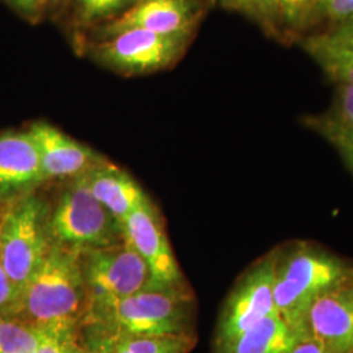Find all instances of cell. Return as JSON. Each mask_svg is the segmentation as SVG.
Returning a JSON list of instances; mask_svg holds the SVG:
<instances>
[{"instance_id":"cell-20","label":"cell","mask_w":353,"mask_h":353,"mask_svg":"<svg viewBox=\"0 0 353 353\" xmlns=\"http://www.w3.org/2000/svg\"><path fill=\"white\" fill-rule=\"evenodd\" d=\"M43 331L0 316V353H34Z\"/></svg>"},{"instance_id":"cell-7","label":"cell","mask_w":353,"mask_h":353,"mask_svg":"<svg viewBox=\"0 0 353 353\" xmlns=\"http://www.w3.org/2000/svg\"><path fill=\"white\" fill-rule=\"evenodd\" d=\"M275 261L276 249L255 262L229 293L216 326L214 352L267 316L278 314L274 300Z\"/></svg>"},{"instance_id":"cell-28","label":"cell","mask_w":353,"mask_h":353,"mask_svg":"<svg viewBox=\"0 0 353 353\" xmlns=\"http://www.w3.org/2000/svg\"><path fill=\"white\" fill-rule=\"evenodd\" d=\"M12 1L16 6H19V7L24 8V10H32V8H34L37 6L39 0H12Z\"/></svg>"},{"instance_id":"cell-21","label":"cell","mask_w":353,"mask_h":353,"mask_svg":"<svg viewBox=\"0 0 353 353\" xmlns=\"http://www.w3.org/2000/svg\"><path fill=\"white\" fill-rule=\"evenodd\" d=\"M140 0H76L77 11L83 21L93 23L119 17Z\"/></svg>"},{"instance_id":"cell-15","label":"cell","mask_w":353,"mask_h":353,"mask_svg":"<svg viewBox=\"0 0 353 353\" xmlns=\"http://www.w3.org/2000/svg\"><path fill=\"white\" fill-rule=\"evenodd\" d=\"M303 46L339 85L353 87V36L338 29L305 38Z\"/></svg>"},{"instance_id":"cell-4","label":"cell","mask_w":353,"mask_h":353,"mask_svg":"<svg viewBox=\"0 0 353 353\" xmlns=\"http://www.w3.org/2000/svg\"><path fill=\"white\" fill-rule=\"evenodd\" d=\"M49 216L42 199L26 194L0 223V262L19 294L50 250Z\"/></svg>"},{"instance_id":"cell-6","label":"cell","mask_w":353,"mask_h":353,"mask_svg":"<svg viewBox=\"0 0 353 353\" xmlns=\"http://www.w3.org/2000/svg\"><path fill=\"white\" fill-rule=\"evenodd\" d=\"M88 309L125 299L152 285L151 272L126 240L80 252Z\"/></svg>"},{"instance_id":"cell-23","label":"cell","mask_w":353,"mask_h":353,"mask_svg":"<svg viewBox=\"0 0 353 353\" xmlns=\"http://www.w3.org/2000/svg\"><path fill=\"white\" fill-rule=\"evenodd\" d=\"M330 115L335 119L353 125V87L339 85Z\"/></svg>"},{"instance_id":"cell-12","label":"cell","mask_w":353,"mask_h":353,"mask_svg":"<svg viewBox=\"0 0 353 353\" xmlns=\"http://www.w3.org/2000/svg\"><path fill=\"white\" fill-rule=\"evenodd\" d=\"M199 17L195 0H140L102 30L108 37L128 29L157 34H191Z\"/></svg>"},{"instance_id":"cell-22","label":"cell","mask_w":353,"mask_h":353,"mask_svg":"<svg viewBox=\"0 0 353 353\" xmlns=\"http://www.w3.org/2000/svg\"><path fill=\"white\" fill-rule=\"evenodd\" d=\"M77 330H48L34 353H67L77 341Z\"/></svg>"},{"instance_id":"cell-29","label":"cell","mask_w":353,"mask_h":353,"mask_svg":"<svg viewBox=\"0 0 353 353\" xmlns=\"http://www.w3.org/2000/svg\"><path fill=\"white\" fill-rule=\"evenodd\" d=\"M339 29L353 36V17L352 19H350L348 21H345V23H341V26Z\"/></svg>"},{"instance_id":"cell-17","label":"cell","mask_w":353,"mask_h":353,"mask_svg":"<svg viewBox=\"0 0 353 353\" xmlns=\"http://www.w3.org/2000/svg\"><path fill=\"white\" fill-rule=\"evenodd\" d=\"M84 345L99 353H189L195 335H128Z\"/></svg>"},{"instance_id":"cell-11","label":"cell","mask_w":353,"mask_h":353,"mask_svg":"<svg viewBox=\"0 0 353 353\" xmlns=\"http://www.w3.org/2000/svg\"><path fill=\"white\" fill-rule=\"evenodd\" d=\"M28 132L37 148L43 181L52 178L75 179L106 161L97 152L49 123L37 122Z\"/></svg>"},{"instance_id":"cell-9","label":"cell","mask_w":353,"mask_h":353,"mask_svg":"<svg viewBox=\"0 0 353 353\" xmlns=\"http://www.w3.org/2000/svg\"><path fill=\"white\" fill-rule=\"evenodd\" d=\"M127 242L137 250L151 272L154 285H183L185 279L170 248L164 224L151 199L122 221Z\"/></svg>"},{"instance_id":"cell-19","label":"cell","mask_w":353,"mask_h":353,"mask_svg":"<svg viewBox=\"0 0 353 353\" xmlns=\"http://www.w3.org/2000/svg\"><path fill=\"white\" fill-rule=\"evenodd\" d=\"M303 122L339 152L341 160L353 174V125L338 121L330 114L307 117Z\"/></svg>"},{"instance_id":"cell-8","label":"cell","mask_w":353,"mask_h":353,"mask_svg":"<svg viewBox=\"0 0 353 353\" xmlns=\"http://www.w3.org/2000/svg\"><path fill=\"white\" fill-rule=\"evenodd\" d=\"M189 38V34L166 36L128 29L97 45L93 54L100 63L119 74L143 75L174 63Z\"/></svg>"},{"instance_id":"cell-3","label":"cell","mask_w":353,"mask_h":353,"mask_svg":"<svg viewBox=\"0 0 353 353\" xmlns=\"http://www.w3.org/2000/svg\"><path fill=\"white\" fill-rule=\"evenodd\" d=\"M353 276V263L316 243L299 241L276 249L274 300L279 316L300 341L309 339L307 314L327 290Z\"/></svg>"},{"instance_id":"cell-18","label":"cell","mask_w":353,"mask_h":353,"mask_svg":"<svg viewBox=\"0 0 353 353\" xmlns=\"http://www.w3.org/2000/svg\"><path fill=\"white\" fill-rule=\"evenodd\" d=\"M256 16L268 24L300 29L310 26L319 12L316 0H254Z\"/></svg>"},{"instance_id":"cell-1","label":"cell","mask_w":353,"mask_h":353,"mask_svg":"<svg viewBox=\"0 0 353 353\" xmlns=\"http://www.w3.org/2000/svg\"><path fill=\"white\" fill-rule=\"evenodd\" d=\"M194 296L186 284L154 285L90 306L77 330L84 344L128 335H191Z\"/></svg>"},{"instance_id":"cell-25","label":"cell","mask_w":353,"mask_h":353,"mask_svg":"<svg viewBox=\"0 0 353 353\" xmlns=\"http://www.w3.org/2000/svg\"><path fill=\"white\" fill-rule=\"evenodd\" d=\"M319 12L335 21L345 23L353 17V0H316Z\"/></svg>"},{"instance_id":"cell-5","label":"cell","mask_w":353,"mask_h":353,"mask_svg":"<svg viewBox=\"0 0 353 353\" xmlns=\"http://www.w3.org/2000/svg\"><path fill=\"white\" fill-rule=\"evenodd\" d=\"M52 243L81 252L121 243L122 223L99 202L81 176L72 179L49 216Z\"/></svg>"},{"instance_id":"cell-26","label":"cell","mask_w":353,"mask_h":353,"mask_svg":"<svg viewBox=\"0 0 353 353\" xmlns=\"http://www.w3.org/2000/svg\"><path fill=\"white\" fill-rule=\"evenodd\" d=\"M223 4H225L228 7H234L239 10H245L252 14L256 16V10H255V4L254 0H217Z\"/></svg>"},{"instance_id":"cell-27","label":"cell","mask_w":353,"mask_h":353,"mask_svg":"<svg viewBox=\"0 0 353 353\" xmlns=\"http://www.w3.org/2000/svg\"><path fill=\"white\" fill-rule=\"evenodd\" d=\"M67 353H99L96 352V351H93V350H90L88 347H85L81 341H79V338H77V341L72 344V347L70 348V351Z\"/></svg>"},{"instance_id":"cell-13","label":"cell","mask_w":353,"mask_h":353,"mask_svg":"<svg viewBox=\"0 0 353 353\" xmlns=\"http://www.w3.org/2000/svg\"><path fill=\"white\" fill-rule=\"evenodd\" d=\"M41 182L39 156L29 132L0 134V199L26 195Z\"/></svg>"},{"instance_id":"cell-14","label":"cell","mask_w":353,"mask_h":353,"mask_svg":"<svg viewBox=\"0 0 353 353\" xmlns=\"http://www.w3.org/2000/svg\"><path fill=\"white\" fill-rule=\"evenodd\" d=\"M81 179L92 195L121 223L150 201L132 176L108 160L81 176Z\"/></svg>"},{"instance_id":"cell-24","label":"cell","mask_w":353,"mask_h":353,"mask_svg":"<svg viewBox=\"0 0 353 353\" xmlns=\"http://www.w3.org/2000/svg\"><path fill=\"white\" fill-rule=\"evenodd\" d=\"M19 299V290L0 262V316L7 318Z\"/></svg>"},{"instance_id":"cell-2","label":"cell","mask_w":353,"mask_h":353,"mask_svg":"<svg viewBox=\"0 0 353 353\" xmlns=\"http://www.w3.org/2000/svg\"><path fill=\"white\" fill-rule=\"evenodd\" d=\"M87 312L80 252L52 243L7 318L41 331L79 330Z\"/></svg>"},{"instance_id":"cell-16","label":"cell","mask_w":353,"mask_h":353,"mask_svg":"<svg viewBox=\"0 0 353 353\" xmlns=\"http://www.w3.org/2000/svg\"><path fill=\"white\" fill-rule=\"evenodd\" d=\"M300 341L279 316H270L214 353H290Z\"/></svg>"},{"instance_id":"cell-10","label":"cell","mask_w":353,"mask_h":353,"mask_svg":"<svg viewBox=\"0 0 353 353\" xmlns=\"http://www.w3.org/2000/svg\"><path fill=\"white\" fill-rule=\"evenodd\" d=\"M309 339L332 353H353V276L322 294L307 314Z\"/></svg>"}]
</instances>
